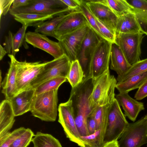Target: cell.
Masks as SVG:
<instances>
[{
    "label": "cell",
    "instance_id": "obj_2",
    "mask_svg": "<svg viewBox=\"0 0 147 147\" xmlns=\"http://www.w3.org/2000/svg\"><path fill=\"white\" fill-rule=\"evenodd\" d=\"M58 90L34 95L30 111L32 115L42 121H55L58 111Z\"/></svg>",
    "mask_w": 147,
    "mask_h": 147
},
{
    "label": "cell",
    "instance_id": "obj_23",
    "mask_svg": "<svg viewBox=\"0 0 147 147\" xmlns=\"http://www.w3.org/2000/svg\"><path fill=\"white\" fill-rule=\"evenodd\" d=\"M127 1L134 8V14L141 32L147 35V1Z\"/></svg>",
    "mask_w": 147,
    "mask_h": 147
},
{
    "label": "cell",
    "instance_id": "obj_20",
    "mask_svg": "<svg viewBox=\"0 0 147 147\" xmlns=\"http://www.w3.org/2000/svg\"><path fill=\"white\" fill-rule=\"evenodd\" d=\"M27 27L26 26L22 25L14 34L9 31L8 35L5 37V42L3 44L4 48L8 54L15 57L22 45L26 49H28L25 40L26 32Z\"/></svg>",
    "mask_w": 147,
    "mask_h": 147
},
{
    "label": "cell",
    "instance_id": "obj_16",
    "mask_svg": "<svg viewBox=\"0 0 147 147\" xmlns=\"http://www.w3.org/2000/svg\"><path fill=\"white\" fill-rule=\"evenodd\" d=\"M87 25L89 26L81 11H74L59 26L54 32L55 38L58 40L63 36Z\"/></svg>",
    "mask_w": 147,
    "mask_h": 147
},
{
    "label": "cell",
    "instance_id": "obj_32",
    "mask_svg": "<svg viewBox=\"0 0 147 147\" xmlns=\"http://www.w3.org/2000/svg\"><path fill=\"white\" fill-rule=\"evenodd\" d=\"M64 77H58L47 80L38 86L35 89V95L55 90H58L60 85L65 82Z\"/></svg>",
    "mask_w": 147,
    "mask_h": 147
},
{
    "label": "cell",
    "instance_id": "obj_18",
    "mask_svg": "<svg viewBox=\"0 0 147 147\" xmlns=\"http://www.w3.org/2000/svg\"><path fill=\"white\" fill-rule=\"evenodd\" d=\"M35 89H29L18 94L9 100L10 101L15 116L22 115L30 111Z\"/></svg>",
    "mask_w": 147,
    "mask_h": 147
},
{
    "label": "cell",
    "instance_id": "obj_42",
    "mask_svg": "<svg viewBox=\"0 0 147 147\" xmlns=\"http://www.w3.org/2000/svg\"><path fill=\"white\" fill-rule=\"evenodd\" d=\"M30 0H14L11 8L15 9L27 5Z\"/></svg>",
    "mask_w": 147,
    "mask_h": 147
},
{
    "label": "cell",
    "instance_id": "obj_9",
    "mask_svg": "<svg viewBox=\"0 0 147 147\" xmlns=\"http://www.w3.org/2000/svg\"><path fill=\"white\" fill-rule=\"evenodd\" d=\"M129 124L116 98L110 107L104 143L118 140Z\"/></svg>",
    "mask_w": 147,
    "mask_h": 147
},
{
    "label": "cell",
    "instance_id": "obj_22",
    "mask_svg": "<svg viewBox=\"0 0 147 147\" xmlns=\"http://www.w3.org/2000/svg\"><path fill=\"white\" fill-rule=\"evenodd\" d=\"M8 56L10 59L9 68L0 86L2 87V93L4 95L5 99L9 100L16 94L17 70L13 59L10 56Z\"/></svg>",
    "mask_w": 147,
    "mask_h": 147
},
{
    "label": "cell",
    "instance_id": "obj_14",
    "mask_svg": "<svg viewBox=\"0 0 147 147\" xmlns=\"http://www.w3.org/2000/svg\"><path fill=\"white\" fill-rule=\"evenodd\" d=\"M90 28L89 25L85 26L63 36L58 40L64 54L71 62L77 60L82 43Z\"/></svg>",
    "mask_w": 147,
    "mask_h": 147
},
{
    "label": "cell",
    "instance_id": "obj_46",
    "mask_svg": "<svg viewBox=\"0 0 147 147\" xmlns=\"http://www.w3.org/2000/svg\"></svg>",
    "mask_w": 147,
    "mask_h": 147
},
{
    "label": "cell",
    "instance_id": "obj_37",
    "mask_svg": "<svg viewBox=\"0 0 147 147\" xmlns=\"http://www.w3.org/2000/svg\"><path fill=\"white\" fill-rule=\"evenodd\" d=\"M26 128L21 127L9 132L0 140V147H9L25 131Z\"/></svg>",
    "mask_w": 147,
    "mask_h": 147
},
{
    "label": "cell",
    "instance_id": "obj_12",
    "mask_svg": "<svg viewBox=\"0 0 147 147\" xmlns=\"http://www.w3.org/2000/svg\"><path fill=\"white\" fill-rule=\"evenodd\" d=\"M112 43L101 38L92 57L91 67L92 77L95 78L109 69Z\"/></svg>",
    "mask_w": 147,
    "mask_h": 147
},
{
    "label": "cell",
    "instance_id": "obj_34",
    "mask_svg": "<svg viewBox=\"0 0 147 147\" xmlns=\"http://www.w3.org/2000/svg\"><path fill=\"white\" fill-rule=\"evenodd\" d=\"M147 71V58L140 60L131 66L128 71L123 76L117 80L120 82L134 75Z\"/></svg>",
    "mask_w": 147,
    "mask_h": 147
},
{
    "label": "cell",
    "instance_id": "obj_45",
    "mask_svg": "<svg viewBox=\"0 0 147 147\" xmlns=\"http://www.w3.org/2000/svg\"><path fill=\"white\" fill-rule=\"evenodd\" d=\"M85 147H89L88 146H85Z\"/></svg>",
    "mask_w": 147,
    "mask_h": 147
},
{
    "label": "cell",
    "instance_id": "obj_11",
    "mask_svg": "<svg viewBox=\"0 0 147 147\" xmlns=\"http://www.w3.org/2000/svg\"><path fill=\"white\" fill-rule=\"evenodd\" d=\"M101 38L90 28L86 34L78 52L77 60L83 70L84 78L92 77L91 67L92 56Z\"/></svg>",
    "mask_w": 147,
    "mask_h": 147
},
{
    "label": "cell",
    "instance_id": "obj_31",
    "mask_svg": "<svg viewBox=\"0 0 147 147\" xmlns=\"http://www.w3.org/2000/svg\"><path fill=\"white\" fill-rule=\"evenodd\" d=\"M107 4L118 17L130 13L134 14V8L127 0H106Z\"/></svg>",
    "mask_w": 147,
    "mask_h": 147
},
{
    "label": "cell",
    "instance_id": "obj_29",
    "mask_svg": "<svg viewBox=\"0 0 147 147\" xmlns=\"http://www.w3.org/2000/svg\"><path fill=\"white\" fill-rule=\"evenodd\" d=\"M32 142L33 147H62L59 140L51 135L38 131Z\"/></svg>",
    "mask_w": 147,
    "mask_h": 147
},
{
    "label": "cell",
    "instance_id": "obj_13",
    "mask_svg": "<svg viewBox=\"0 0 147 147\" xmlns=\"http://www.w3.org/2000/svg\"><path fill=\"white\" fill-rule=\"evenodd\" d=\"M94 17L113 32L116 28L118 17L107 4L106 0H84Z\"/></svg>",
    "mask_w": 147,
    "mask_h": 147
},
{
    "label": "cell",
    "instance_id": "obj_41",
    "mask_svg": "<svg viewBox=\"0 0 147 147\" xmlns=\"http://www.w3.org/2000/svg\"><path fill=\"white\" fill-rule=\"evenodd\" d=\"M147 96V80L138 89L134 98L136 100H141Z\"/></svg>",
    "mask_w": 147,
    "mask_h": 147
},
{
    "label": "cell",
    "instance_id": "obj_6",
    "mask_svg": "<svg viewBox=\"0 0 147 147\" xmlns=\"http://www.w3.org/2000/svg\"><path fill=\"white\" fill-rule=\"evenodd\" d=\"M118 141L119 147H141L147 143V114L129 123Z\"/></svg>",
    "mask_w": 147,
    "mask_h": 147
},
{
    "label": "cell",
    "instance_id": "obj_17",
    "mask_svg": "<svg viewBox=\"0 0 147 147\" xmlns=\"http://www.w3.org/2000/svg\"><path fill=\"white\" fill-rule=\"evenodd\" d=\"M115 98L122 107L125 116L134 122L140 112L145 109L143 102L133 98L128 93H119L115 95Z\"/></svg>",
    "mask_w": 147,
    "mask_h": 147
},
{
    "label": "cell",
    "instance_id": "obj_28",
    "mask_svg": "<svg viewBox=\"0 0 147 147\" xmlns=\"http://www.w3.org/2000/svg\"><path fill=\"white\" fill-rule=\"evenodd\" d=\"M111 105L97 106L92 115L96 122L99 129L100 130L101 138L103 142L107 127L109 112Z\"/></svg>",
    "mask_w": 147,
    "mask_h": 147
},
{
    "label": "cell",
    "instance_id": "obj_27",
    "mask_svg": "<svg viewBox=\"0 0 147 147\" xmlns=\"http://www.w3.org/2000/svg\"><path fill=\"white\" fill-rule=\"evenodd\" d=\"M17 21L27 26L37 27L47 20L52 18V15L34 13H20L12 16Z\"/></svg>",
    "mask_w": 147,
    "mask_h": 147
},
{
    "label": "cell",
    "instance_id": "obj_40",
    "mask_svg": "<svg viewBox=\"0 0 147 147\" xmlns=\"http://www.w3.org/2000/svg\"><path fill=\"white\" fill-rule=\"evenodd\" d=\"M87 127L90 135L99 130L96 122L92 115L87 118Z\"/></svg>",
    "mask_w": 147,
    "mask_h": 147
},
{
    "label": "cell",
    "instance_id": "obj_39",
    "mask_svg": "<svg viewBox=\"0 0 147 147\" xmlns=\"http://www.w3.org/2000/svg\"><path fill=\"white\" fill-rule=\"evenodd\" d=\"M14 0H0V19L9 11Z\"/></svg>",
    "mask_w": 147,
    "mask_h": 147
},
{
    "label": "cell",
    "instance_id": "obj_44",
    "mask_svg": "<svg viewBox=\"0 0 147 147\" xmlns=\"http://www.w3.org/2000/svg\"><path fill=\"white\" fill-rule=\"evenodd\" d=\"M7 52L4 47L0 45V60H1Z\"/></svg>",
    "mask_w": 147,
    "mask_h": 147
},
{
    "label": "cell",
    "instance_id": "obj_15",
    "mask_svg": "<svg viewBox=\"0 0 147 147\" xmlns=\"http://www.w3.org/2000/svg\"><path fill=\"white\" fill-rule=\"evenodd\" d=\"M25 40L27 43L49 54L54 59L58 58L64 54L59 42L52 41L46 36L40 33L28 31L26 33Z\"/></svg>",
    "mask_w": 147,
    "mask_h": 147
},
{
    "label": "cell",
    "instance_id": "obj_47",
    "mask_svg": "<svg viewBox=\"0 0 147 147\" xmlns=\"http://www.w3.org/2000/svg\"></svg>",
    "mask_w": 147,
    "mask_h": 147
},
{
    "label": "cell",
    "instance_id": "obj_1",
    "mask_svg": "<svg viewBox=\"0 0 147 147\" xmlns=\"http://www.w3.org/2000/svg\"><path fill=\"white\" fill-rule=\"evenodd\" d=\"M94 79L90 77L83 79L81 83L72 88L69 99L71 102L75 121L81 136L90 135L87 127L88 117L92 115L97 106L91 102Z\"/></svg>",
    "mask_w": 147,
    "mask_h": 147
},
{
    "label": "cell",
    "instance_id": "obj_10",
    "mask_svg": "<svg viewBox=\"0 0 147 147\" xmlns=\"http://www.w3.org/2000/svg\"><path fill=\"white\" fill-rule=\"evenodd\" d=\"M58 111V121L63 127L67 138L80 147H85L81 140L76 124L71 100L69 99L66 102L60 104Z\"/></svg>",
    "mask_w": 147,
    "mask_h": 147
},
{
    "label": "cell",
    "instance_id": "obj_5",
    "mask_svg": "<svg viewBox=\"0 0 147 147\" xmlns=\"http://www.w3.org/2000/svg\"><path fill=\"white\" fill-rule=\"evenodd\" d=\"M8 55L12 58L16 68L17 95L29 89L31 83L41 71L46 62H29L26 60L20 61L14 56L9 54Z\"/></svg>",
    "mask_w": 147,
    "mask_h": 147
},
{
    "label": "cell",
    "instance_id": "obj_7",
    "mask_svg": "<svg viewBox=\"0 0 147 147\" xmlns=\"http://www.w3.org/2000/svg\"><path fill=\"white\" fill-rule=\"evenodd\" d=\"M71 62L65 54L61 57L46 62L43 68L31 83L29 89H35L43 82L58 77H66Z\"/></svg>",
    "mask_w": 147,
    "mask_h": 147
},
{
    "label": "cell",
    "instance_id": "obj_36",
    "mask_svg": "<svg viewBox=\"0 0 147 147\" xmlns=\"http://www.w3.org/2000/svg\"><path fill=\"white\" fill-rule=\"evenodd\" d=\"M34 135L33 132L30 129H26L24 132L9 147H27L32 142Z\"/></svg>",
    "mask_w": 147,
    "mask_h": 147
},
{
    "label": "cell",
    "instance_id": "obj_4",
    "mask_svg": "<svg viewBox=\"0 0 147 147\" xmlns=\"http://www.w3.org/2000/svg\"><path fill=\"white\" fill-rule=\"evenodd\" d=\"M78 10L70 9L61 0H30L27 5L10 8L11 15L20 13H34L54 16Z\"/></svg>",
    "mask_w": 147,
    "mask_h": 147
},
{
    "label": "cell",
    "instance_id": "obj_24",
    "mask_svg": "<svg viewBox=\"0 0 147 147\" xmlns=\"http://www.w3.org/2000/svg\"><path fill=\"white\" fill-rule=\"evenodd\" d=\"M116 32L123 34L141 32L134 14L130 13L119 17Z\"/></svg>",
    "mask_w": 147,
    "mask_h": 147
},
{
    "label": "cell",
    "instance_id": "obj_33",
    "mask_svg": "<svg viewBox=\"0 0 147 147\" xmlns=\"http://www.w3.org/2000/svg\"><path fill=\"white\" fill-rule=\"evenodd\" d=\"M80 11L86 19L90 28L100 37L105 39L99 28L95 17L89 10L84 0H80Z\"/></svg>",
    "mask_w": 147,
    "mask_h": 147
},
{
    "label": "cell",
    "instance_id": "obj_25",
    "mask_svg": "<svg viewBox=\"0 0 147 147\" xmlns=\"http://www.w3.org/2000/svg\"><path fill=\"white\" fill-rule=\"evenodd\" d=\"M74 11L53 17L37 27L35 32L55 38L54 32L59 26L70 13Z\"/></svg>",
    "mask_w": 147,
    "mask_h": 147
},
{
    "label": "cell",
    "instance_id": "obj_35",
    "mask_svg": "<svg viewBox=\"0 0 147 147\" xmlns=\"http://www.w3.org/2000/svg\"><path fill=\"white\" fill-rule=\"evenodd\" d=\"M80 139L85 146L89 147H101L104 143L101 138L100 129L89 136H81Z\"/></svg>",
    "mask_w": 147,
    "mask_h": 147
},
{
    "label": "cell",
    "instance_id": "obj_43",
    "mask_svg": "<svg viewBox=\"0 0 147 147\" xmlns=\"http://www.w3.org/2000/svg\"><path fill=\"white\" fill-rule=\"evenodd\" d=\"M101 147H119L118 140H114L104 143Z\"/></svg>",
    "mask_w": 147,
    "mask_h": 147
},
{
    "label": "cell",
    "instance_id": "obj_38",
    "mask_svg": "<svg viewBox=\"0 0 147 147\" xmlns=\"http://www.w3.org/2000/svg\"><path fill=\"white\" fill-rule=\"evenodd\" d=\"M95 18L99 29L105 39L112 43L116 44V34L111 31L99 20Z\"/></svg>",
    "mask_w": 147,
    "mask_h": 147
},
{
    "label": "cell",
    "instance_id": "obj_21",
    "mask_svg": "<svg viewBox=\"0 0 147 147\" xmlns=\"http://www.w3.org/2000/svg\"><path fill=\"white\" fill-rule=\"evenodd\" d=\"M110 60V68L117 74V80L124 75L131 66L127 61L119 46L116 43H112Z\"/></svg>",
    "mask_w": 147,
    "mask_h": 147
},
{
    "label": "cell",
    "instance_id": "obj_26",
    "mask_svg": "<svg viewBox=\"0 0 147 147\" xmlns=\"http://www.w3.org/2000/svg\"><path fill=\"white\" fill-rule=\"evenodd\" d=\"M147 80V71L132 76L120 82H118L116 88L119 93H128L139 88Z\"/></svg>",
    "mask_w": 147,
    "mask_h": 147
},
{
    "label": "cell",
    "instance_id": "obj_30",
    "mask_svg": "<svg viewBox=\"0 0 147 147\" xmlns=\"http://www.w3.org/2000/svg\"><path fill=\"white\" fill-rule=\"evenodd\" d=\"M84 78V72L78 61L76 60L71 62L66 78L72 88L81 83Z\"/></svg>",
    "mask_w": 147,
    "mask_h": 147
},
{
    "label": "cell",
    "instance_id": "obj_8",
    "mask_svg": "<svg viewBox=\"0 0 147 147\" xmlns=\"http://www.w3.org/2000/svg\"><path fill=\"white\" fill-rule=\"evenodd\" d=\"M143 34L142 32L131 34L116 33V44L131 65L140 60L141 45Z\"/></svg>",
    "mask_w": 147,
    "mask_h": 147
},
{
    "label": "cell",
    "instance_id": "obj_19",
    "mask_svg": "<svg viewBox=\"0 0 147 147\" xmlns=\"http://www.w3.org/2000/svg\"><path fill=\"white\" fill-rule=\"evenodd\" d=\"M15 117L10 101L6 99L3 100L0 104V140L10 132Z\"/></svg>",
    "mask_w": 147,
    "mask_h": 147
},
{
    "label": "cell",
    "instance_id": "obj_3",
    "mask_svg": "<svg viewBox=\"0 0 147 147\" xmlns=\"http://www.w3.org/2000/svg\"><path fill=\"white\" fill-rule=\"evenodd\" d=\"M94 79L91 94L92 104L96 106L111 105L115 99V90L117 80L110 74L109 69Z\"/></svg>",
    "mask_w": 147,
    "mask_h": 147
}]
</instances>
